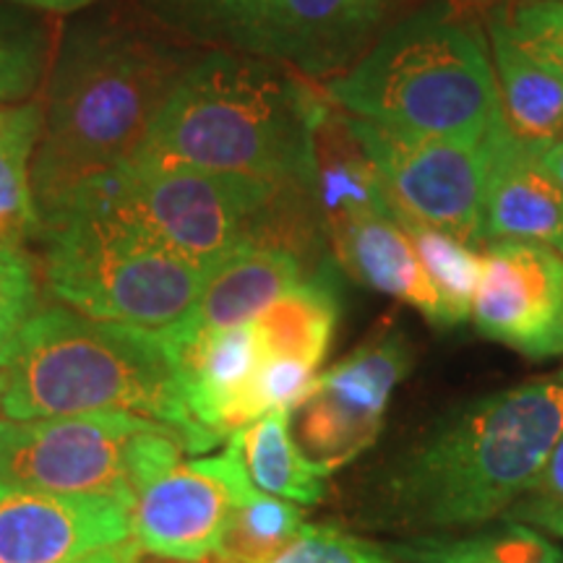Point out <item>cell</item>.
<instances>
[{
	"instance_id": "cell-20",
	"label": "cell",
	"mask_w": 563,
	"mask_h": 563,
	"mask_svg": "<svg viewBox=\"0 0 563 563\" xmlns=\"http://www.w3.org/2000/svg\"><path fill=\"white\" fill-rule=\"evenodd\" d=\"M378 551L391 563H563V551L543 532L511 519L470 532L412 534Z\"/></svg>"
},
{
	"instance_id": "cell-34",
	"label": "cell",
	"mask_w": 563,
	"mask_h": 563,
	"mask_svg": "<svg viewBox=\"0 0 563 563\" xmlns=\"http://www.w3.org/2000/svg\"><path fill=\"white\" fill-rule=\"evenodd\" d=\"M538 157L548 167V170H551L553 178L563 186V133L561 136H555L551 144H545L543 150L538 152Z\"/></svg>"
},
{
	"instance_id": "cell-14",
	"label": "cell",
	"mask_w": 563,
	"mask_h": 563,
	"mask_svg": "<svg viewBox=\"0 0 563 563\" xmlns=\"http://www.w3.org/2000/svg\"><path fill=\"white\" fill-rule=\"evenodd\" d=\"M133 538V504L0 481V563H70Z\"/></svg>"
},
{
	"instance_id": "cell-13",
	"label": "cell",
	"mask_w": 563,
	"mask_h": 563,
	"mask_svg": "<svg viewBox=\"0 0 563 563\" xmlns=\"http://www.w3.org/2000/svg\"><path fill=\"white\" fill-rule=\"evenodd\" d=\"M389 5L391 0H272L228 51L327 81L368 51Z\"/></svg>"
},
{
	"instance_id": "cell-25",
	"label": "cell",
	"mask_w": 563,
	"mask_h": 563,
	"mask_svg": "<svg viewBox=\"0 0 563 563\" xmlns=\"http://www.w3.org/2000/svg\"><path fill=\"white\" fill-rule=\"evenodd\" d=\"M302 527V511L285 498L253 488L238 504L220 555L228 563H269L292 543Z\"/></svg>"
},
{
	"instance_id": "cell-3",
	"label": "cell",
	"mask_w": 563,
	"mask_h": 563,
	"mask_svg": "<svg viewBox=\"0 0 563 563\" xmlns=\"http://www.w3.org/2000/svg\"><path fill=\"white\" fill-rule=\"evenodd\" d=\"M0 415L9 420L133 412L173 428L191 454L214 449L196 422L165 332L45 308L0 352Z\"/></svg>"
},
{
	"instance_id": "cell-5",
	"label": "cell",
	"mask_w": 563,
	"mask_h": 563,
	"mask_svg": "<svg viewBox=\"0 0 563 563\" xmlns=\"http://www.w3.org/2000/svg\"><path fill=\"white\" fill-rule=\"evenodd\" d=\"M308 188L245 173L159 167L123 162L81 180L40 214H95L150 232L183 258L211 272L230 253L253 243L292 245Z\"/></svg>"
},
{
	"instance_id": "cell-23",
	"label": "cell",
	"mask_w": 563,
	"mask_h": 563,
	"mask_svg": "<svg viewBox=\"0 0 563 563\" xmlns=\"http://www.w3.org/2000/svg\"><path fill=\"white\" fill-rule=\"evenodd\" d=\"M42 133V104H0V243L40 238L32 162Z\"/></svg>"
},
{
	"instance_id": "cell-26",
	"label": "cell",
	"mask_w": 563,
	"mask_h": 563,
	"mask_svg": "<svg viewBox=\"0 0 563 563\" xmlns=\"http://www.w3.org/2000/svg\"><path fill=\"white\" fill-rule=\"evenodd\" d=\"M162 21L194 34V37L232 47L245 26L272 0H146Z\"/></svg>"
},
{
	"instance_id": "cell-28",
	"label": "cell",
	"mask_w": 563,
	"mask_h": 563,
	"mask_svg": "<svg viewBox=\"0 0 563 563\" xmlns=\"http://www.w3.org/2000/svg\"><path fill=\"white\" fill-rule=\"evenodd\" d=\"M498 16L527 53L563 74V0H514Z\"/></svg>"
},
{
	"instance_id": "cell-9",
	"label": "cell",
	"mask_w": 563,
	"mask_h": 563,
	"mask_svg": "<svg viewBox=\"0 0 563 563\" xmlns=\"http://www.w3.org/2000/svg\"><path fill=\"white\" fill-rule=\"evenodd\" d=\"M342 112V110H340ZM344 129L405 214L431 224L470 249L483 243V196L488 152L410 129H394L342 112Z\"/></svg>"
},
{
	"instance_id": "cell-24",
	"label": "cell",
	"mask_w": 563,
	"mask_h": 563,
	"mask_svg": "<svg viewBox=\"0 0 563 563\" xmlns=\"http://www.w3.org/2000/svg\"><path fill=\"white\" fill-rule=\"evenodd\" d=\"M391 211L394 220L402 224L407 238L418 251L422 269H426L435 295H439L449 327L467 321L470 313H473L477 282H481L483 253L456 241L449 232L435 230L431 224L405 214L394 201Z\"/></svg>"
},
{
	"instance_id": "cell-17",
	"label": "cell",
	"mask_w": 563,
	"mask_h": 563,
	"mask_svg": "<svg viewBox=\"0 0 563 563\" xmlns=\"http://www.w3.org/2000/svg\"><path fill=\"white\" fill-rule=\"evenodd\" d=\"M329 230L334 238L336 258L361 285L418 308L422 319L431 321L433 327H449L418 251L402 224L394 220L391 201L384 209L344 217Z\"/></svg>"
},
{
	"instance_id": "cell-32",
	"label": "cell",
	"mask_w": 563,
	"mask_h": 563,
	"mask_svg": "<svg viewBox=\"0 0 563 563\" xmlns=\"http://www.w3.org/2000/svg\"><path fill=\"white\" fill-rule=\"evenodd\" d=\"M316 378H319V373L311 365L287 361V357H264L256 376L258 410H298L311 394Z\"/></svg>"
},
{
	"instance_id": "cell-2",
	"label": "cell",
	"mask_w": 563,
	"mask_h": 563,
	"mask_svg": "<svg viewBox=\"0 0 563 563\" xmlns=\"http://www.w3.org/2000/svg\"><path fill=\"white\" fill-rule=\"evenodd\" d=\"M329 108L295 70L217 47L180 70L129 162L258 175L311 194L316 131Z\"/></svg>"
},
{
	"instance_id": "cell-8",
	"label": "cell",
	"mask_w": 563,
	"mask_h": 563,
	"mask_svg": "<svg viewBox=\"0 0 563 563\" xmlns=\"http://www.w3.org/2000/svg\"><path fill=\"white\" fill-rule=\"evenodd\" d=\"M186 443L173 428L133 412L0 418V481L53 493H95L136 504L175 467Z\"/></svg>"
},
{
	"instance_id": "cell-15",
	"label": "cell",
	"mask_w": 563,
	"mask_h": 563,
	"mask_svg": "<svg viewBox=\"0 0 563 563\" xmlns=\"http://www.w3.org/2000/svg\"><path fill=\"white\" fill-rule=\"evenodd\" d=\"M165 334L173 344L188 410L203 431L222 443L262 418L256 376L264 352L251 323L220 332L165 329Z\"/></svg>"
},
{
	"instance_id": "cell-12",
	"label": "cell",
	"mask_w": 563,
	"mask_h": 563,
	"mask_svg": "<svg viewBox=\"0 0 563 563\" xmlns=\"http://www.w3.org/2000/svg\"><path fill=\"white\" fill-rule=\"evenodd\" d=\"M470 319L483 336L530 361L563 355L561 253L527 241L485 245Z\"/></svg>"
},
{
	"instance_id": "cell-1",
	"label": "cell",
	"mask_w": 563,
	"mask_h": 563,
	"mask_svg": "<svg viewBox=\"0 0 563 563\" xmlns=\"http://www.w3.org/2000/svg\"><path fill=\"white\" fill-rule=\"evenodd\" d=\"M563 433V384L543 378L456 407L394 456L376 488L378 525L470 532L501 519Z\"/></svg>"
},
{
	"instance_id": "cell-11",
	"label": "cell",
	"mask_w": 563,
	"mask_h": 563,
	"mask_svg": "<svg viewBox=\"0 0 563 563\" xmlns=\"http://www.w3.org/2000/svg\"><path fill=\"white\" fill-rule=\"evenodd\" d=\"M256 488L238 443L222 454L191 460L162 473L133 504V540L141 551L170 561L199 563L220 555L238 504Z\"/></svg>"
},
{
	"instance_id": "cell-30",
	"label": "cell",
	"mask_w": 563,
	"mask_h": 563,
	"mask_svg": "<svg viewBox=\"0 0 563 563\" xmlns=\"http://www.w3.org/2000/svg\"><path fill=\"white\" fill-rule=\"evenodd\" d=\"M37 311V274L21 245L0 243V352Z\"/></svg>"
},
{
	"instance_id": "cell-22",
	"label": "cell",
	"mask_w": 563,
	"mask_h": 563,
	"mask_svg": "<svg viewBox=\"0 0 563 563\" xmlns=\"http://www.w3.org/2000/svg\"><path fill=\"white\" fill-rule=\"evenodd\" d=\"M230 439L238 443L251 483L266 496L306 506L321 501L327 473L302 454L290 431V412H264Z\"/></svg>"
},
{
	"instance_id": "cell-27",
	"label": "cell",
	"mask_w": 563,
	"mask_h": 563,
	"mask_svg": "<svg viewBox=\"0 0 563 563\" xmlns=\"http://www.w3.org/2000/svg\"><path fill=\"white\" fill-rule=\"evenodd\" d=\"M47 66V40L40 26L0 16V104L32 97Z\"/></svg>"
},
{
	"instance_id": "cell-35",
	"label": "cell",
	"mask_w": 563,
	"mask_h": 563,
	"mask_svg": "<svg viewBox=\"0 0 563 563\" xmlns=\"http://www.w3.org/2000/svg\"><path fill=\"white\" fill-rule=\"evenodd\" d=\"M13 3L32 5V9H45V11H58V13H66V11H79V9H87V5L97 3V0H13Z\"/></svg>"
},
{
	"instance_id": "cell-10",
	"label": "cell",
	"mask_w": 563,
	"mask_h": 563,
	"mask_svg": "<svg viewBox=\"0 0 563 563\" xmlns=\"http://www.w3.org/2000/svg\"><path fill=\"white\" fill-rule=\"evenodd\" d=\"M410 368V342L391 327L321 373L306 402L290 412L302 454L327 475L355 460L382 431L391 394Z\"/></svg>"
},
{
	"instance_id": "cell-36",
	"label": "cell",
	"mask_w": 563,
	"mask_h": 563,
	"mask_svg": "<svg viewBox=\"0 0 563 563\" xmlns=\"http://www.w3.org/2000/svg\"><path fill=\"white\" fill-rule=\"evenodd\" d=\"M559 382H561V384H563V371H561V373H559Z\"/></svg>"
},
{
	"instance_id": "cell-18",
	"label": "cell",
	"mask_w": 563,
	"mask_h": 563,
	"mask_svg": "<svg viewBox=\"0 0 563 563\" xmlns=\"http://www.w3.org/2000/svg\"><path fill=\"white\" fill-rule=\"evenodd\" d=\"M306 279L298 251L253 243L230 253L203 279L191 316L180 332H220L256 321L274 300Z\"/></svg>"
},
{
	"instance_id": "cell-19",
	"label": "cell",
	"mask_w": 563,
	"mask_h": 563,
	"mask_svg": "<svg viewBox=\"0 0 563 563\" xmlns=\"http://www.w3.org/2000/svg\"><path fill=\"white\" fill-rule=\"evenodd\" d=\"M488 47L504 121L522 144L540 152L563 133V74L527 53L498 11L488 21Z\"/></svg>"
},
{
	"instance_id": "cell-4",
	"label": "cell",
	"mask_w": 563,
	"mask_h": 563,
	"mask_svg": "<svg viewBox=\"0 0 563 563\" xmlns=\"http://www.w3.org/2000/svg\"><path fill=\"white\" fill-rule=\"evenodd\" d=\"M188 63L125 26H79L63 40L32 162L37 217L81 180L136 154Z\"/></svg>"
},
{
	"instance_id": "cell-6",
	"label": "cell",
	"mask_w": 563,
	"mask_h": 563,
	"mask_svg": "<svg viewBox=\"0 0 563 563\" xmlns=\"http://www.w3.org/2000/svg\"><path fill=\"white\" fill-rule=\"evenodd\" d=\"M321 91L347 115L467 144L501 118L488 40L449 5L397 21Z\"/></svg>"
},
{
	"instance_id": "cell-21",
	"label": "cell",
	"mask_w": 563,
	"mask_h": 563,
	"mask_svg": "<svg viewBox=\"0 0 563 563\" xmlns=\"http://www.w3.org/2000/svg\"><path fill=\"white\" fill-rule=\"evenodd\" d=\"M340 306L327 274L302 279L251 321L264 357H287L319 371L332 344Z\"/></svg>"
},
{
	"instance_id": "cell-37",
	"label": "cell",
	"mask_w": 563,
	"mask_h": 563,
	"mask_svg": "<svg viewBox=\"0 0 563 563\" xmlns=\"http://www.w3.org/2000/svg\"><path fill=\"white\" fill-rule=\"evenodd\" d=\"M0 389H3V376H0Z\"/></svg>"
},
{
	"instance_id": "cell-16",
	"label": "cell",
	"mask_w": 563,
	"mask_h": 563,
	"mask_svg": "<svg viewBox=\"0 0 563 563\" xmlns=\"http://www.w3.org/2000/svg\"><path fill=\"white\" fill-rule=\"evenodd\" d=\"M488 175L483 196V243L527 241L563 256V186L522 144L504 115L485 139Z\"/></svg>"
},
{
	"instance_id": "cell-7",
	"label": "cell",
	"mask_w": 563,
	"mask_h": 563,
	"mask_svg": "<svg viewBox=\"0 0 563 563\" xmlns=\"http://www.w3.org/2000/svg\"><path fill=\"white\" fill-rule=\"evenodd\" d=\"M51 292L95 321L165 332L191 316L207 272L129 222L58 214L40 222Z\"/></svg>"
},
{
	"instance_id": "cell-33",
	"label": "cell",
	"mask_w": 563,
	"mask_h": 563,
	"mask_svg": "<svg viewBox=\"0 0 563 563\" xmlns=\"http://www.w3.org/2000/svg\"><path fill=\"white\" fill-rule=\"evenodd\" d=\"M139 559H141V545L133 538H129L123 540V543L108 545L102 548V551H95L70 563H139Z\"/></svg>"
},
{
	"instance_id": "cell-29",
	"label": "cell",
	"mask_w": 563,
	"mask_h": 563,
	"mask_svg": "<svg viewBox=\"0 0 563 563\" xmlns=\"http://www.w3.org/2000/svg\"><path fill=\"white\" fill-rule=\"evenodd\" d=\"M501 519L530 525L534 530L563 540V433L522 496Z\"/></svg>"
},
{
	"instance_id": "cell-31",
	"label": "cell",
	"mask_w": 563,
	"mask_h": 563,
	"mask_svg": "<svg viewBox=\"0 0 563 563\" xmlns=\"http://www.w3.org/2000/svg\"><path fill=\"white\" fill-rule=\"evenodd\" d=\"M269 563H391L376 545L361 543L334 527H300L292 543Z\"/></svg>"
}]
</instances>
